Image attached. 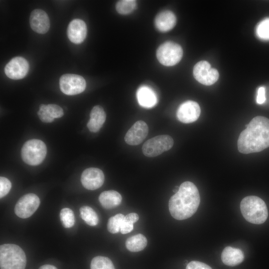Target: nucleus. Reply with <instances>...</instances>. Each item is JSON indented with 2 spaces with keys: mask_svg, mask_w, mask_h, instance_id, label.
<instances>
[{
  "mask_svg": "<svg viewBox=\"0 0 269 269\" xmlns=\"http://www.w3.org/2000/svg\"><path fill=\"white\" fill-rule=\"evenodd\" d=\"M105 176L103 171L98 168L90 167L83 171L81 181L83 186L91 190H96L103 184Z\"/></svg>",
  "mask_w": 269,
  "mask_h": 269,
  "instance_id": "13",
  "label": "nucleus"
},
{
  "mask_svg": "<svg viewBox=\"0 0 269 269\" xmlns=\"http://www.w3.org/2000/svg\"><path fill=\"white\" fill-rule=\"evenodd\" d=\"M186 269H212V268L204 263L194 261L189 263Z\"/></svg>",
  "mask_w": 269,
  "mask_h": 269,
  "instance_id": "32",
  "label": "nucleus"
},
{
  "mask_svg": "<svg viewBox=\"0 0 269 269\" xmlns=\"http://www.w3.org/2000/svg\"><path fill=\"white\" fill-rule=\"evenodd\" d=\"M134 229V223L125 219L123 221L121 227L120 232L123 234H128L131 232Z\"/></svg>",
  "mask_w": 269,
  "mask_h": 269,
  "instance_id": "33",
  "label": "nucleus"
},
{
  "mask_svg": "<svg viewBox=\"0 0 269 269\" xmlns=\"http://www.w3.org/2000/svg\"><path fill=\"white\" fill-rule=\"evenodd\" d=\"M67 34L71 42L80 44L87 35V26L85 22L80 19H74L69 24Z\"/></svg>",
  "mask_w": 269,
  "mask_h": 269,
  "instance_id": "16",
  "label": "nucleus"
},
{
  "mask_svg": "<svg viewBox=\"0 0 269 269\" xmlns=\"http://www.w3.org/2000/svg\"><path fill=\"white\" fill-rule=\"evenodd\" d=\"M47 110L49 115L54 119L59 118L64 115L62 109L55 104L47 105Z\"/></svg>",
  "mask_w": 269,
  "mask_h": 269,
  "instance_id": "29",
  "label": "nucleus"
},
{
  "mask_svg": "<svg viewBox=\"0 0 269 269\" xmlns=\"http://www.w3.org/2000/svg\"><path fill=\"white\" fill-rule=\"evenodd\" d=\"M138 215L135 213H131L125 216L124 219L134 223L138 220Z\"/></svg>",
  "mask_w": 269,
  "mask_h": 269,
  "instance_id": "35",
  "label": "nucleus"
},
{
  "mask_svg": "<svg viewBox=\"0 0 269 269\" xmlns=\"http://www.w3.org/2000/svg\"><path fill=\"white\" fill-rule=\"evenodd\" d=\"M61 91L67 95H75L83 92L86 88V81L80 75L72 74L63 75L59 80Z\"/></svg>",
  "mask_w": 269,
  "mask_h": 269,
  "instance_id": "8",
  "label": "nucleus"
},
{
  "mask_svg": "<svg viewBox=\"0 0 269 269\" xmlns=\"http://www.w3.org/2000/svg\"><path fill=\"white\" fill-rule=\"evenodd\" d=\"M90 269H115V268L110 259L99 256L92 259Z\"/></svg>",
  "mask_w": 269,
  "mask_h": 269,
  "instance_id": "24",
  "label": "nucleus"
},
{
  "mask_svg": "<svg viewBox=\"0 0 269 269\" xmlns=\"http://www.w3.org/2000/svg\"><path fill=\"white\" fill-rule=\"evenodd\" d=\"M257 34L263 39H269V18L261 22L257 27Z\"/></svg>",
  "mask_w": 269,
  "mask_h": 269,
  "instance_id": "28",
  "label": "nucleus"
},
{
  "mask_svg": "<svg viewBox=\"0 0 269 269\" xmlns=\"http://www.w3.org/2000/svg\"><path fill=\"white\" fill-rule=\"evenodd\" d=\"M266 101L265 88L264 87H260L258 90L257 102L259 104H262Z\"/></svg>",
  "mask_w": 269,
  "mask_h": 269,
  "instance_id": "34",
  "label": "nucleus"
},
{
  "mask_svg": "<svg viewBox=\"0 0 269 269\" xmlns=\"http://www.w3.org/2000/svg\"><path fill=\"white\" fill-rule=\"evenodd\" d=\"M47 152L44 142L37 139H32L25 142L21 151L24 162L30 165L40 164L44 159Z\"/></svg>",
  "mask_w": 269,
  "mask_h": 269,
  "instance_id": "5",
  "label": "nucleus"
},
{
  "mask_svg": "<svg viewBox=\"0 0 269 269\" xmlns=\"http://www.w3.org/2000/svg\"><path fill=\"white\" fill-rule=\"evenodd\" d=\"M37 114L40 120L44 123H51L54 119L48 113L46 105L42 104L40 106Z\"/></svg>",
  "mask_w": 269,
  "mask_h": 269,
  "instance_id": "30",
  "label": "nucleus"
},
{
  "mask_svg": "<svg viewBox=\"0 0 269 269\" xmlns=\"http://www.w3.org/2000/svg\"><path fill=\"white\" fill-rule=\"evenodd\" d=\"M29 23L32 29L39 34L46 33L50 28V21L47 14L40 9L31 11Z\"/></svg>",
  "mask_w": 269,
  "mask_h": 269,
  "instance_id": "15",
  "label": "nucleus"
},
{
  "mask_svg": "<svg viewBox=\"0 0 269 269\" xmlns=\"http://www.w3.org/2000/svg\"><path fill=\"white\" fill-rule=\"evenodd\" d=\"M99 200L105 209H112L119 206L122 200L121 195L116 191H105L101 193Z\"/></svg>",
  "mask_w": 269,
  "mask_h": 269,
  "instance_id": "21",
  "label": "nucleus"
},
{
  "mask_svg": "<svg viewBox=\"0 0 269 269\" xmlns=\"http://www.w3.org/2000/svg\"><path fill=\"white\" fill-rule=\"evenodd\" d=\"M136 3L134 0H121L116 5L117 12L121 14H128L133 12L135 8Z\"/></svg>",
  "mask_w": 269,
  "mask_h": 269,
  "instance_id": "25",
  "label": "nucleus"
},
{
  "mask_svg": "<svg viewBox=\"0 0 269 269\" xmlns=\"http://www.w3.org/2000/svg\"><path fill=\"white\" fill-rule=\"evenodd\" d=\"M147 239L141 234L129 238L126 242V248L131 252H136L143 250L147 245Z\"/></svg>",
  "mask_w": 269,
  "mask_h": 269,
  "instance_id": "22",
  "label": "nucleus"
},
{
  "mask_svg": "<svg viewBox=\"0 0 269 269\" xmlns=\"http://www.w3.org/2000/svg\"><path fill=\"white\" fill-rule=\"evenodd\" d=\"M201 110L199 104L193 101H187L178 107L176 116L183 123H191L196 121L200 116Z\"/></svg>",
  "mask_w": 269,
  "mask_h": 269,
  "instance_id": "12",
  "label": "nucleus"
},
{
  "mask_svg": "<svg viewBox=\"0 0 269 269\" xmlns=\"http://www.w3.org/2000/svg\"><path fill=\"white\" fill-rule=\"evenodd\" d=\"M39 197L33 193L22 196L15 205L14 212L21 218H27L33 215L40 205Z\"/></svg>",
  "mask_w": 269,
  "mask_h": 269,
  "instance_id": "9",
  "label": "nucleus"
},
{
  "mask_svg": "<svg viewBox=\"0 0 269 269\" xmlns=\"http://www.w3.org/2000/svg\"><path fill=\"white\" fill-rule=\"evenodd\" d=\"M176 18L175 14L170 10H164L159 13L154 19L156 28L161 32H167L175 26Z\"/></svg>",
  "mask_w": 269,
  "mask_h": 269,
  "instance_id": "17",
  "label": "nucleus"
},
{
  "mask_svg": "<svg viewBox=\"0 0 269 269\" xmlns=\"http://www.w3.org/2000/svg\"><path fill=\"white\" fill-rule=\"evenodd\" d=\"M60 220L62 225L66 228H69L74 225L75 217L73 211L68 208L62 209L60 213Z\"/></svg>",
  "mask_w": 269,
  "mask_h": 269,
  "instance_id": "26",
  "label": "nucleus"
},
{
  "mask_svg": "<svg viewBox=\"0 0 269 269\" xmlns=\"http://www.w3.org/2000/svg\"><path fill=\"white\" fill-rule=\"evenodd\" d=\"M173 138L168 135H159L148 139L142 147V152L147 157H155L169 150L173 145Z\"/></svg>",
  "mask_w": 269,
  "mask_h": 269,
  "instance_id": "7",
  "label": "nucleus"
},
{
  "mask_svg": "<svg viewBox=\"0 0 269 269\" xmlns=\"http://www.w3.org/2000/svg\"><path fill=\"white\" fill-rule=\"evenodd\" d=\"M200 202L199 191L192 182L182 183L178 191L171 197L168 206L171 216L182 220L191 217L197 211Z\"/></svg>",
  "mask_w": 269,
  "mask_h": 269,
  "instance_id": "2",
  "label": "nucleus"
},
{
  "mask_svg": "<svg viewBox=\"0 0 269 269\" xmlns=\"http://www.w3.org/2000/svg\"><path fill=\"white\" fill-rule=\"evenodd\" d=\"M269 147V119L263 116L254 118L240 134L239 151L244 154L258 152Z\"/></svg>",
  "mask_w": 269,
  "mask_h": 269,
  "instance_id": "1",
  "label": "nucleus"
},
{
  "mask_svg": "<svg viewBox=\"0 0 269 269\" xmlns=\"http://www.w3.org/2000/svg\"><path fill=\"white\" fill-rule=\"evenodd\" d=\"M82 219L89 225L94 226L98 224L99 218L96 212L90 207L84 206L80 208Z\"/></svg>",
  "mask_w": 269,
  "mask_h": 269,
  "instance_id": "23",
  "label": "nucleus"
},
{
  "mask_svg": "<svg viewBox=\"0 0 269 269\" xmlns=\"http://www.w3.org/2000/svg\"><path fill=\"white\" fill-rule=\"evenodd\" d=\"M240 209L244 218L253 224H261L266 221L268 216L265 202L256 196L244 198L240 203Z\"/></svg>",
  "mask_w": 269,
  "mask_h": 269,
  "instance_id": "3",
  "label": "nucleus"
},
{
  "mask_svg": "<svg viewBox=\"0 0 269 269\" xmlns=\"http://www.w3.org/2000/svg\"><path fill=\"white\" fill-rule=\"evenodd\" d=\"M124 217L125 216L122 214H118L110 218L107 224L109 232L115 234L120 231Z\"/></svg>",
  "mask_w": 269,
  "mask_h": 269,
  "instance_id": "27",
  "label": "nucleus"
},
{
  "mask_svg": "<svg viewBox=\"0 0 269 269\" xmlns=\"http://www.w3.org/2000/svg\"><path fill=\"white\" fill-rule=\"evenodd\" d=\"M148 132L147 125L144 121H137L126 133L125 140L129 145H138L145 139Z\"/></svg>",
  "mask_w": 269,
  "mask_h": 269,
  "instance_id": "14",
  "label": "nucleus"
},
{
  "mask_svg": "<svg viewBox=\"0 0 269 269\" xmlns=\"http://www.w3.org/2000/svg\"><path fill=\"white\" fill-rule=\"evenodd\" d=\"M90 116V120L87 125V127L91 132H98L106 119V114L103 108L100 106L94 107L91 111Z\"/></svg>",
  "mask_w": 269,
  "mask_h": 269,
  "instance_id": "18",
  "label": "nucleus"
},
{
  "mask_svg": "<svg viewBox=\"0 0 269 269\" xmlns=\"http://www.w3.org/2000/svg\"><path fill=\"white\" fill-rule=\"evenodd\" d=\"M244 259V253L240 249L229 246L224 248L221 255L223 263L229 266H237L241 264Z\"/></svg>",
  "mask_w": 269,
  "mask_h": 269,
  "instance_id": "20",
  "label": "nucleus"
},
{
  "mask_svg": "<svg viewBox=\"0 0 269 269\" xmlns=\"http://www.w3.org/2000/svg\"><path fill=\"white\" fill-rule=\"evenodd\" d=\"M11 187V182L6 178L0 177V197L2 198L7 195Z\"/></svg>",
  "mask_w": 269,
  "mask_h": 269,
  "instance_id": "31",
  "label": "nucleus"
},
{
  "mask_svg": "<svg viewBox=\"0 0 269 269\" xmlns=\"http://www.w3.org/2000/svg\"><path fill=\"white\" fill-rule=\"evenodd\" d=\"M183 50L177 43L167 41L161 44L156 51V57L159 62L166 66H173L178 63L182 57Z\"/></svg>",
  "mask_w": 269,
  "mask_h": 269,
  "instance_id": "6",
  "label": "nucleus"
},
{
  "mask_svg": "<svg viewBox=\"0 0 269 269\" xmlns=\"http://www.w3.org/2000/svg\"><path fill=\"white\" fill-rule=\"evenodd\" d=\"M28 70V63L22 57L12 58L4 68L6 75L13 80L22 79L26 75Z\"/></svg>",
  "mask_w": 269,
  "mask_h": 269,
  "instance_id": "11",
  "label": "nucleus"
},
{
  "mask_svg": "<svg viewBox=\"0 0 269 269\" xmlns=\"http://www.w3.org/2000/svg\"><path fill=\"white\" fill-rule=\"evenodd\" d=\"M26 264L25 253L20 247L12 244L0 246V269H25Z\"/></svg>",
  "mask_w": 269,
  "mask_h": 269,
  "instance_id": "4",
  "label": "nucleus"
},
{
  "mask_svg": "<svg viewBox=\"0 0 269 269\" xmlns=\"http://www.w3.org/2000/svg\"><path fill=\"white\" fill-rule=\"evenodd\" d=\"M38 269H57L56 267L50 265H45L41 266Z\"/></svg>",
  "mask_w": 269,
  "mask_h": 269,
  "instance_id": "36",
  "label": "nucleus"
},
{
  "mask_svg": "<svg viewBox=\"0 0 269 269\" xmlns=\"http://www.w3.org/2000/svg\"><path fill=\"white\" fill-rule=\"evenodd\" d=\"M193 75L199 83L205 85L214 84L219 78L218 71L206 61H201L195 64L193 68Z\"/></svg>",
  "mask_w": 269,
  "mask_h": 269,
  "instance_id": "10",
  "label": "nucleus"
},
{
  "mask_svg": "<svg viewBox=\"0 0 269 269\" xmlns=\"http://www.w3.org/2000/svg\"><path fill=\"white\" fill-rule=\"evenodd\" d=\"M136 97L138 104L146 108L153 107L157 102V96L154 92L146 86H141L138 89Z\"/></svg>",
  "mask_w": 269,
  "mask_h": 269,
  "instance_id": "19",
  "label": "nucleus"
}]
</instances>
